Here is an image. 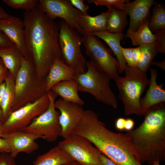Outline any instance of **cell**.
<instances>
[{"mask_svg":"<svg viewBox=\"0 0 165 165\" xmlns=\"http://www.w3.org/2000/svg\"><path fill=\"white\" fill-rule=\"evenodd\" d=\"M14 45H15L2 31H0V49L10 47Z\"/></svg>","mask_w":165,"mask_h":165,"instance_id":"cell-35","label":"cell"},{"mask_svg":"<svg viewBox=\"0 0 165 165\" xmlns=\"http://www.w3.org/2000/svg\"><path fill=\"white\" fill-rule=\"evenodd\" d=\"M28 59L37 74L45 78L54 61L61 60L57 24L38 7L23 13Z\"/></svg>","mask_w":165,"mask_h":165,"instance_id":"cell-1","label":"cell"},{"mask_svg":"<svg viewBox=\"0 0 165 165\" xmlns=\"http://www.w3.org/2000/svg\"><path fill=\"white\" fill-rule=\"evenodd\" d=\"M109 11L102 12L95 16H91L89 14L80 15L79 19V24L82 29L84 34L91 33L94 31H106L107 19Z\"/></svg>","mask_w":165,"mask_h":165,"instance_id":"cell-22","label":"cell"},{"mask_svg":"<svg viewBox=\"0 0 165 165\" xmlns=\"http://www.w3.org/2000/svg\"><path fill=\"white\" fill-rule=\"evenodd\" d=\"M2 63H2V60L0 58V64H2Z\"/></svg>","mask_w":165,"mask_h":165,"instance_id":"cell-48","label":"cell"},{"mask_svg":"<svg viewBox=\"0 0 165 165\" xmlns=\"http://www.w3.org/2000/svg\"><path fill=\"white\" fill-rule=\"evenodd\" d=\"M126 119L123 118H119L116 121L115 126L118 130L122 131L124 129Z\"/></svg>","mask_w":165,"mask_h":165,"instance_id":"cell-40","label":"cell"},{"mask_svg":"<svg viewBox=\"0 0 165 165\" xmlns=\"http://www.w3.org/2000/svg\"><path fill=\"white\" fill-rule=\"evenodd\" d=\"M148 23V21H145L141 23L136 31L128 29L126 36L131 40L133 45L140 46L155 42V37L149 28Z\"/></svg>","mask_w":165,"mask_h":165,"instance_id":"cell-26","label":"cell"},{"mask_svg":"<svg viewBox=\"0 0 165 165\" xmlns=\"http://www.w3.org/2000/svg\"><path fill=\"white\" fill-rule=\"evenodd\" d=\"M86 65V72L75 75L73 79L77 84L79 91L89 93L97 101L116 109L118 101L110 87L111 78L90 61L87 62Z\"/></svg>","mask_w":165,"mask_h":165,"instance_id":"cell-6","label":"cell"},{"mask_svg":"<svg viewBox=\"0 0 165 165\" xmlns=\"http://www.w3.org/2000/svg\"><path fill=\"white\" fill-rule=\"evenodd\" d=\"M4 81L5 88L1 104L3 123L12 113L15 96V79L9 72Z\"/></svg>","mask_w":165,"mask_h":165,"instance_id":"cell-24","label":"cell"},{"mask_svg":"<svg viewBox=\"0 0 165 165\" xmlns=\"http://www.w3.org/2000/svg\"><path fill=\"white\" fill-rule=\"evenodd\" d=\"M148 26L150 31L156 33L159 30L165 28L164 5L156 2L154 5Z\"/></svg>","mask_w":165,"mask_h":165,"instance_id":"cell-28","label":"cell"},{"mask_svg":"<svg viewBox=\"0 0 165 165\" xmlns=\"http://www.w3.org/2000/svg\"><path fill=\"white\" fill-rule=\"evenodd\" d=\"M2 138L8 142L10 147V154L14 158L20 152L30 154L39 148L36 141L40 137L22 130L4 133Z\"/></svg>","mask_w":165,"mask_h":165,"instance_id":"cell-14","label":"cell"},{"mask_svg":"<svg viewBox=\"0 0 165 165\" xmlns=\"http://www.w3.org/2000/svg\"><path fill=\"white\" fill-rule=\"evenodd\" d=\"M38 8L51 20L61 18L82 35H84L79 23V17L82 13L74 8L69 0H40Z\"/></svg>","mask_w":165,"mask_h":165,"instance_id":"cell-12","label":"cell"},{"mask_svg":"<svg viewBox=\"0 0 165 165\" xmlns=\"http://www.w3.org/2000/svg\"><path fill=\"white\" fill-rule=\"evenodd\" d=\"M70 3L73 6L75 7L83 14L88 15V10L89 6L84 3L83 0H69Z\"/></svg>","mask_w":165,"mask_h":165,"instance_id":"cell-32","label":"cell"},{"mask_svg":"<svg viewBox=\"0 0 165 165\" xmlns=\"http://www.w3.org/2000/svg\"><path fill=\"white\" fill-rule=\"evenodd\" d=\"M49 104V99L46 93L38 100L12 112L3 123V133L22 130L35 118L45 112Z\"/></svg>","mask_w":165,"mask_h":165,"instance_id":"cell-11","label":"cell"},{"mask_svg":"<svg viewBox=\"0 0 165 165\" xmlns=\"http://www.w3.org/2000/svg\"><path fill=\"white\" fill-rule=\"evenodd\" d=\"M15 83V96L12 112L38 100L47 93L45 78L39 76L28 58L23 57Z\"/></svg>","mask_w":165,"mask_h":165,"instance_id":"cell-5","label":"cell"},{"mask_svg":"<svg viewBox=\"0 0 165 165\" xmlns=\"http://www.w3.org/2000/svg\"><path fill=\"white\" fill-rule=\"evenodd\" d=\"M141 57L136 67L141 71L146 73L155 56L158 53L156 43L143 44L140 46Z\"/></svg>","mask_w":165,"mask_h":165,"instance_id":"cell-27","label":"cell"},{"mask_svg":"<svg viewBox=\"0 0 165 165\" xmlns=\"http://www.w3.org/2000/svg\"><path fill=\"white\" fill-rule=\"evenodd\" d=\"M2 2L11 8L23 9L25 12L38 7L39 3L38 0H3Z\"/></svg>","mask_w":165,"mask_h":165,"instance_id":"cell-29","label":"cell"},{"mask_svg":"<svg viewBox=\"0 0 165 165\" xmlns=\"http://www.w3.org/2000/svg\"><path fill=\"white\" fill-rule=\"evenodd\" d=\"M156 3L154 0H136L131 2L129 1L125 3L123 10L130 18L129 28L136 31L141 23L149 22L150 9Z\"/></svg>","mask_w":165,"mask_h":165,"instance_id":"cell-16","label":"cell"},{"mask_svg":"<svg viewBox=\"0 0 165 165\" xmlns=\"http://www.w3.org/2000/svg\"><path fill=\"white\" fill-rule=\"evenodd\" d=\"M125 75L119 76L115 81L119 91V97L124 106L126 115H143L140 103L141 96L149 85L150 79L146 73L135 67L127 65Z\"/></svg>","mask_w":165,"mask_h":165,"instance_id":"cell-4","label":"cell"},{"mask_svg":"<svg viewBox=\"0 0 165 165\" xmlns=\"http://www.w3.org/2000/svg\"><path fill=\"white\" fill-rule=\"evenodd\" d=\"M10 15L7 13L0 6V19L7 18Z\"/></svg>","mask_w":165,"mask_h":165,"instance_id":"cell-43","label":"cell"},{"mask_svg":"<svg viewBox=\"0 0 165 165\" xmlns=\"http://www.w3.org/2000/svg\"><path fill=\"white\" fill-rule=\"evenodd\" d=\"M164 103L154 105L144 113L142 123L126 134L140 163L152 165L165 160V108Z\"/></svg>","mask_w":165,"mask_h":165,"instance_id":"cell-3","label":"cell"},{"mask_svg":"<svg viewBox=\"0 0 165 165\" xmlns=\"http://www.w3.org/2000/svg\"><path fill=\"white\" fill-rule=\"evenodd\" d=\"M154 35L155 42L158 53H165V28L159 30L156 32Z\"/></svg>","mask_w":165,"mask_h":165,"instance_id":"cell-31","label":"cell"},{"mask_svg":"<svg viewBox=\"0 0 165 165\" xmlns=\"http://www.w3.org/2000/svg\"><path fill=\"white\" fill-rule=\"evenodd\" d=\"M82 43L86 55L96 67L106 73L111 79L115 80L119 76V61L112 56V50L98 37L91 33L84 34L82 35Z\"/></svg>","mask_w":165,"mask_h":165,"instance_id":"cell-9","label":"cell"},{"mask_svg":"<svg viewBox=\"0 0 165 165\" xmlns=\"http://www.w3.org/2000/svg\"><path fill=\"white\" fill-rule=\"evenodd\" d=\"M109 11L106 31L112 33H121L128 24L127 14L124 10L117 9L111 6H107Z\"/></svg>","mask_w":165,"mask_h":165,"instance_id":"cell-25","label":"cell"},{"mask_svg":"<svg viewBox=\"0 0 165 165\" xmlns=\"http://www.w3.org/2000/svg\"><path fill=\"white\" fill-rule=\"evenodd\" d=\"M89 3H93L97 6H111L119 10H124V4L129 1L125 0H88Z\"/></svg>","mask_w":165,"mask_h":165,"instance_id":"cell-30","label":"cell"},{"mask_svg":"<svg viewBox=\"0 0 165 165\" xmlns=\"http://www.w3.org/2000/svg\"><path fill=\"white\" fill-rule=\"evenodd\" d=\"M150 71L149 86L145 97L140 100L144 114L152 106L165 102V90L163 89V85L158 84L156 82L157 70L151 68Z\"/></svg>","mask_w":165,"mask_h":165,"instance_id":"cell-17","label":"cell"},{"mask_svg":"<svg viewBox=\"0 0 165 165\" xmlns=\"http://www.w3.org/2000/svg\"><path fill=\"white\" fill-rule=\"evenodd\" d=\"M23 57L15 45L0 49V58L15 80L20 68Z\"/></svg>","mask_w":165,"mask_h":165,"instance_id":"cell-21","label":"cell"},{"mask_svg":"<svg viewBox=\"0 0 165 165\" xmlns=\"http://www.w3.org/2000/svg\"><path fill=\"white\" fill-rule=\"evenodd\" d=\"M9 145L5 139L0 138V153H10Z\"/></svg>","mask_w":165,"mask_h":165,"instance_id":"cell-37","label":"cell"},{"mask_svg":"<svg viewBox=\"0 0 165 165\" xmlns=\"http://www.w3.org/2000/svg\"><path fill=\"white\" fill-rule=\"evenodd\" d=\"M8 71L3 63L0 64V85L4 82Z\"/></svg>","mask_w":165,"mask_h":165,"instance_id":"cell-38","label":"cell"},{"mask_svg":"<svg viewBox=\"0 0 165 165\" xmlns=\"http://www.w3.org/2000/svg\"><path fill=\"white\" fill-rule=\"evenodd\" d=\"M99 159L102 165H117L111 160L102 154H100Z\"/></svg>","mask_w":165,"mask_h":165,"instance_id":"cell-39","label":"cell"},{"mask_svg":"<svg viewBox=\"0 0 165 165\" xmlns=\"http://www.w3.org/2000/svg\"><path fill=\"white\" fill-rule=\"evenodd\" d=\"M73 160L57 145L38 156L33 165H63Z\"/></svg>","mask_w":165,"mask_h":165,"instance_id":"cell-23","label":"cell"},{"mask_svg":"<svg viewBox=\"0 0 165 165\" xmlns=\"http://www.w3.org/2000/svg\"><path fill=\"white\" fill-rule=\"evenodd\" d=\"M75 75L74 70L60 59L54 61L45 77L47 92L57 83L64 80L73 79Z\"/></svg>","mask_w":165,"mask_h":165,"instance_id":"cell-18","label":"cell"},{"mask_svg":"<svg viewBox=\"0 0 165 165\" xmlns=\"http://www.w3.org/2000/svg\"><path fill=\"white\" fill-rule=\"evenodd\" d=\"M3 123L0 122V138H2L4 133L2 128Z\"/></svg>","mask_w":165,"mask_h":165,"instance_id":"cell-46","label":"cell"},{"mask_svg":"<svg viewBox=\"0 0 165 165\" xmlns=\"http://www.w3.org/2000/svg\"><path fill=\"white\" fill-rule=\"evenodd\" d=\"M63 165H81L80 163L74 160H72V161L67 163L66 164Z\"/></svg>","mask_w":165,"mask_h":165,"instance_id":"cell-45","label":"cell"},{"mask_svg":"<svg viewBox=\"0 0 165 165\" xmlns=\"http://www.w3.org/2000/svg\"><path fill=\"white\" fill-rule=\"evenodd\" d=\"M57 24L61 60L74 70L75 75L85 73L87 62L80 48L82 35L64 20L60 21Z\"/></svg>","mask_w":165,"mask_h":165,"instance_id":"cell-7","label":"cell"},{"mask_svg":"<svg viewBox=\"0 0 165 165\" xmlns=\"http://www.w3.org/2000/svg\"><path fill=\"white\" fill-rule=\"evenodd\" d=\"M91 33L103 40L108 45L119 61V68L118 72L120 74L123 72L127 64L121 52L120 43L125 36L124 35L122 32L112 33L107 31H94Z\"/></svg>","mask_w":165,"mask_h":165,"instance_id":"cell-19","label":"cell"},{"mask_svg":"<svg viewBox=\"0 0 165 165\" xmlns=\"http://www.w3.org/2000/svg\"><path fill=\"white\" fill-rule=\"evenodd\" d=\"M50 90L64 101L82 106L85 103L79 96L77 84L73 79L60 82L53 86Z\"/></svg>","mask_w":165,"mask_h":165,"instance_id":"cell-20","label":"cell"},{"mask_svg":"<svg viewBox=\"0 0 165 165\" xmlns=\"http://www.w3.org/2000/svg\"><path fill=\"white\" fill-rule=\"evenodd\" d=\"M151 165H160V162L158 161H156L155 162L153 163Z\"/></svg>","mask_w":165,"mask_h":165,"instance_id":"cell-47","label":"cell"},{"mask_svg":"<svg viewBox=\"0 0 165 165\" xmlns=\"http://www.w3.org/2000/svg\"><path fill=\"white\" fill-rule=\"evenodd\" d=\"M121 49L123 56L127 65L131 67H134L133 61L132 48H124L121 46Z\"/></svg>","mask_w":165,"mask_h":165,"instance_id":"cell-33","label":"cell"},{"mask_svg":"<svg viewBox=\"0 0 165 165\" xmlns=\"http://www.w3.org/2000/svg\"><path fill=\"white\" fill-rule=\"evenodd\" d=\"M0 165H16L14 160L9 153H0Z\"/></svg>","mask_w":165,"mask_h":165,"instance_id":"cell-34","label":"cell"},{"mask_svg":"<svg viewBox=\"0 0 165 165\" xmlns=\"http://www.w3.org/2000/svg\"><path fill=\"white\" fill-rule=\"evenodd\" d=\"M152 64L158 66L160 68L164 70L165 69V60L159 62H153L152 63Z\"/></svg>","mask_w":165,"mask_h":165,"instance_id":"cell-44","label":"cell"},{"mask_svg":"<svg viewBox=\"0 0 165 165\" xmlns=\"http://www.w3.org/2000/svg\"><path fill=\"white\" fill-rule=\"evenodd\" d=\"M54 105L60 112L59 123L61 129L60 136L64 138L73 133L85 111L82 106L61 98L55 101Z\"/></svg>","mask_w":165,"mask_h":165,"instance_id":"cell-13","label":"cell"},{"mask_svg":"<svg viewBox=\"0 0 165 165\" xmlns=\"http://www.w3.org/2000/svg\"><path fill=\"white\" fill-rule=\"evenodd\" d=\"M132 56L134 67H136L141 57V51L139 46L132 48Z\"/></svg>","mask_w":165,"mask_h":165,"instance_id":"cell-36","label":"cell"},{"mask_svg":"<svg viewBox=\"0 0 165 165\" xmlns=\"http://www.w3.org/2000/svg\"><path fill=\"white\" fill-rule=\"evenodd\" d=\"M47 93L50 100L48 108L35 118L22 131L37 135L40 138L52 142L56 141L61 135V129L59 123L60 112L56 110L54 105L58 95L51 90Z\"/></svg>","mask_w":165,"mask_h":165,"instance_id":"cell-8","label":"cell"},{"mask_svg":"<svg viewBox=\"0 0 165 165\" xmlns=\"http://www.w3.org/2000/svg\"><path fill=\"white\" fill-rule=\"evenodd\" d=\"M5 88V81L0 85V122L3 123L2 115L1 108V104L2 97Z\"/></svg>","mask_w":165,"mask_h":165,"instance_id":"cell-42","label":"cell"},{"mask_svg":"<svg viewBox=\"0 0 165 165\" xmlns=\"http://www.w3.org/2000/svg\"><path fill=\"white\" fill-rule=\"evenodd\" d=\"M73 133L89 140L101 154L117 165H142L126 134L109 130L92 110L85 111Z\"/></svg>","mask_w":165,"mask_h":165,"instance_id":"cell-2","label":"cell"},{"mask_svg":"<svg viewBox=\"0 0 165 165\" xmlns=\"http://www.w3.org/2000/svg\"><path fill=\"white\" fill-rule=\"evenodd\" d=\"M134 122L132 119H126L124 130L128 131L132 130L134 127Z\"/></svg>","mask_w":165,"mask_h":165,"instance_id":"cell-41","label":"cell"},{"mask_svg":"<svg viewBox=\"0 0 165 165\" xmlns=\"http://www.w3.org/2000/svg\"><path fill=\"white\" fill-rule=\"evenodd\" d=\"M0 31L15 45L23 56L28 58L23 21L10 15L7 18L0 19Z\"/></svg>","mask_w":165,"mask_h":165,"instance_id":"cell-15","label":"cell"},{"mask_svg":"<svg viewBox=\"0 0 165 165\" xmlns=\"http://www.w3.org/2000/svg\"><path fill=\"white\" fill-rule=\"evenodd\" d=\"M58 145L73 160L81 165H102L100 151L86 138L72 133Z\"/></svg>","mask_w":165,"mask_h":165,"instance_id":"cell-10","label":"cell"}]
</instances>
